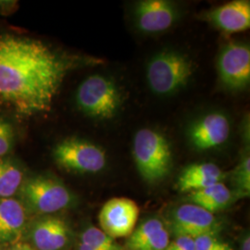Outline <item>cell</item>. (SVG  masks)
<instances>
[{
    "mask_svg": "<svg viewBox=\"0 0 250 250\" xmlns=\"http://www.w3.org/2000/svg\"><path fill=\"white\" fill-rule=\"evenodd\" d=\"M99 63L59 53L36 39L1 36L0 99L22 115L45 112L69 72Z\"/></svg>",
    "mask_w": 250,
    "mask_h": 250,
    "instance_id": "obj_1",
    "label": "cell"
},
{
    "mask_svg": "<svg viewBox=\"0 0 250 250\" xmlns=\"http://www.w3.org/2000/svg\"><path fill=\"white\" fill-rule=\"evenodd\" d=\"M133 156L144 180L157 183L165 178L172 164V153L166 137L150 128L140 129L134 135Z\"/></svg>",
    "mask_w": 250,
    "mask_h": 250,
    "instance_id": "obj_2",
    "label": "cell"
},
{
    "mask_svg": "<svg viewBox=\"0 0 250 250\" xmlns=\"http://www.w3.org/2000/svg\"><path fill=\"white\" fill-rule=\"evenodd\" d=\"M195 72L187 55L173 50L156 54L146 67V80L157 95H171L188 84Z\"/></svg>",
    "mask_w": 250,
    "mask_h": 250,
    "instance_id": "obj_3",
    "label": "cell"
},
{
    "mask_svg": "<svg viewBox=\"0 0 250 250\" xmlns=\"http://www.w3.org/2000/svg\"><path fill=\"white\" fill-rule=\"evenodd\" d=\"M121 100L115 83L101 74L87 77L76 92V103L81 110L87 116L99 120L115 116Z\"/></svg>",
    "mask_w": 250,
    "mask_h": 250,
    "instance_id": "obj_4",
    "label": "cell"
},
{
    "mask_svg": "<svg viewBox=\"0 0 250 250\" xmlns=\"http://www.w3.org/2000/svg\"><path fill=\"white\" fill-rule=\"evenodd\" d=\"M24 204L36 213L50 214L71 205L72 193L62 183L47 176H36L23 182L20 189Z\"/></svg>",
    "mask_w": 250,
    "mask_h": 250,
    "instance_id": "obj_5",
    "label": "cell"
},
{
    "mask_svg": "<svg viewBox=\"0 0 250 250\" xmlns=\"http://www.w3.org/2000/svg\"><path fill=\"white\" fill-rule=\"evenodd\" d=\"M53 157L60 167L77 173H97L107 164L102 147L80 138H67L58 144Z\"/></svg>",
    "mask_w": 250,
    "mask_h": 250,
    "instance_id": "obj_6",
    "label": "cell"
},
{
    "mask_svg": "<svg viewBox=\"0 0 250 250\" xmlns=\"http://www.w3.org/2000/svg\"><path fill=\"white\" fill-rule=\"evenodd\" d=\"M218 72L225 87L239 90L250 81V46L244 43L230 42L224 45L218 59Z\"/></svg>",
    "mask_w": 250,
    "mask_h": 250,
    "instance_id": "obj_7",
    "label": "cell"
},
{
    "mask_svg": "<svg viewBox=\"0 0 250 250\" xmlns=\"http://www.w3.org/2000/svg\"><path fill=\"white\" fill-rule=\"evenodd\" d=\"M139 217V207L126 197H114L107 201L99 215L100 229L116 239L130 236Z\"/></svg>",
    "mask_w": 250,
    "mask_h": 250,
    "instance_id": "obj_8",
    "label": "cell"
},
{
    "mask_svg": "<svg viewBox=\"0 0 250 250\" xmlns=\"http://www.w3.org/2000/svg\"><path fill=\"white\" fill-rule=\"evenodd\" d=\"M170 226L176 236L193 239L208 234L216 235L221 230L214 215L192 203L179 206L174 209Z\"/></svg>",
    "mask_w": 250,
    "mask_h": 250,
    "instance_id": "obj_9",
    "label": "cell"
},
{
    "mask_svg": "<svg viewBox=\"0 0 250 250\" xmlns=\"http://www.w3.org/2000/svg\"><path fill=\"white\" fill-rule=\"evenodd\" d=\"M231 132L228 118L221 112H211L195 121L188 128V139L198 150H208L227 141Z\"/></svg>",
    "mask_w": 250,
    "mask_h": 250,
    "instance_id": "obj_10",
    "label": "cell"
},
{
    "mask_svg": "<svg viewBox=\"0 0 250 250\" xmlns=\"http://www.w3.org/2000/svg\"><path fill=\"white\" fill-rule=\"evenodd\" d=\"M137 28L144 33L156 34L168 30L178 18L176 7L167 0H142L134 8Z\"/></svg>",
    "mask_w": 250,
    "mask_h": 250,
    "instance_id": "obj_11",
    "label": "cell"
},
{
    "mask_svg": "<svg viewBox=\"0 0 250 250\" xmlns=\"http://www.w3.org/2000/svg\"><path fill=\"white\" fill-rule=\"evenodd\" d=\"M206 19L227 33L243 32L250 27V2L234 0L208 11Z\"/></svg>",
    "mask_w": 250,
    "mask_h": 250,
    "instance_id": "obj_12",
    "label": "cell"
},
{
    "mask_svg": "<svg viewBox=\"0 0 250 250\" xmlns=\"http://www.w3.org/2000/svg\"><path fill=\"white\" fill-rule=\"evenodd\" d=\"M31 241L37 250H62L69 242L66 223L57 217H45L33 225Z\"/></svg>",
    "mask_w": 250,
    "mask_h": 250,
    "instance_id": "obj_13",
    "label": "cell"
},
{
    "mask_svg": "<svg viewBox=\"0 0 250 250\" xmlns=\"http://www.w3.org/2000/svg\"><path fill=\"white\" fill-rule=\"evenodd\" d=\"M24 205L13 197L0 198V245L18 243L26 226Z\"/></svg>",
    "mask_w": 250,
    "mask_h": 250,
    "instance_id": "obj_14",
    "label": "cell"
},
{
    "mask_svg": "<svg viewBox=\"0 0 250 250\" xmlns=\"http://www.w3.org/2000/svg\"><path fill=\"white\" fill-rule=\"evenodd\" d=\"M225 174L213 163H196L188 166L179 176L177 188L181 192H194L223 182Z\"/></svg>",
    "mask_w": 250,
    "mask_h": 250,
    "instance_id": "obj_15",
    "label": "cell"
},
{
    "mask_svg": "<svg viewBox=\"0 0 250 250\" xmlns=\"http://www.w3.org/2000/svg\"><path fill=\"white\" fill-rule=\"evenodd\" d=\"M232 198V192L223 182L191 192L188 196L190 203L199 206L212 214L225 208Z\"/></svg>",
    "mask_w": 250,
    "mask_h": 250,
    "instance_id": "obj_16",
    "label": "cell"
},
{
    "mask_svg": "<svg viewBox=\"0 0 250 250\" xmlns=\"http://www.w3.org/2000/svg\"><path fill=\"white\" fill-rule=\"evenodd\" d=\"M23 184V173L14 161L0 158V198L12 197Z\"/></svg>",
    "mask_w": 250,
    "mask_h": 250,
    "instance_id": "obj_17",
    "label": "cell"
},
{
    "mask_svg": "<svg viewBox=\"0 0 250 250\" xmlns=\"http://www.w3.org/2000/svg\"><path fill=\"white\" fill-rule=\"evenodd\" d=\"M164 228V225L158 219H149L134 229L125 243L124 250H138L148 241L152 236Z\"/></svg>",
    "mask_w": 250,
    "mask_h": 250,
    "instance_id": "obj_18",
    "label": "cell"
},
{
    "mask_svg": "<svg viewBox=\"0 0 250 250\" xmlns=\"http://www.w3.org/2000/svg\"><path fill=\"white\" fill-rule=\"evenodd\" d=\"M80 241L89 245L96 250H125L114 238L94 226L88 227L82 233Z\"/></svg>",
    "mask_w": 250,
    "mask_h": 250,
    "instance_id": "obj_19",
    "label": "cell"
},
{
    "mask_svg": "<svg viewBox=\"0 0 250 250\" xmlns=\"http://www.w3.org/2000/svg\"><path fill=\"white\" fill-rule=\"evenodd\" d=\"M232 178L236 190L243 197H249L250 192V159L246 156L235 168Z\"/></svg>",
    "mask_w": 250,
    "mask_h": 250,
    "instance_id": "obj_20",
    "label": "cell"
},
{
    "mask_svg": "<svg viewBox=\"0 0 250 250\" xmlns=\"http://www.w3.org/2000/svg\"><path fill=\"white\" fill-rule=\"evenodd\" d=\"M195 250H233L232 247L216 235H203L195 239Z\"/></svg>",
    "mask_w": 250,
    "mask_h": 250,
    "instance_id": "obj_21",
    "label": "cell"
},
{
    "mask_svg": "<svg viewBox=\"0 0 250 250\" xmlns=\"http://www.w3.org/2000/svg\"><path fill=\"white\" fill-rule=\"evenodd\" d=\"M14 144V130L12 125L0 119V158L9 153Z\"/></svg>",
    "mask_w": 250,
    "mask_h": 250,
    "instance_id": "obj_22",
    "label": "cell"
},
{
    "mask_svg": "<svg viewBox=\"0 0 250 250\" xmlns=\"http://www.w3.org/2000/svg\"><path fill=\"white\" fill-rule=\"evenodd\" d=\"M170 243L169 232L163 228L138 250H165Z\"/></svg>",
    "mask_w": 250,
    "mask_h": 250,
    "instance_id": "obj_23",
    "label": "cell"
},
{
    "mask_svg": "<svg viewBox=\"0 0 250 250\" xmlns=\"http://www.w3.org/2000/svg\"><path fill=\"white\" fill-rule=\"evenodd\" d=\"M165 250H195V239L188 236H177L170 242Z\"/></svg>",
    "mask_w": 250,
    "mask_h": 250,
    "instance_id": "obj_24",
    "label": "cell"
},
{
    "mask_svg": "<svg viewBox=\"0 0 250 250\" xmlns=\"http://www.w3.org/2000/svg\"><path fill=\"white\" fill-rule=\"evenodd\" d=\"M9 250H36L33 247H31L30 245H28L26 243H15L13 245H11Z\"/></svg>",
    "mask_w": 250,
    "mask_h": 250,
    "instance_id": "obj_25",
    "label": "cell"
},
{
    "mask_svg": "<svg viewBox=\"0 0 250 250\" xmlns=\"http://www.w3.org/2000/svg\"><path fill=\"white\" fill-rule=\"evenodd\" d=\"M242 250H250V235L245 237L243 244H242Z\"/></svg>",
    "mask_w": 250,
    "mask_h": 250,
    "instance_id": "obj_26",
    "label": "cell"
},
{
    "mask_svg": "<svg viewBox=\"0 0 250 250\" xmlns=\"http://www.w3.org/2000/svg\"><path fill=\"white\" fill-rule=\"evenodd\" d=\"M78 250H96L93 249L92 247H90L89 245L83 243V242L80 241L79 246H78Z\"/></svg>",
    "mask_w": 250,
    "mask_h": 250,
    "instance_id": "obj_27",
    "label": "cell"
}]
</instances>
